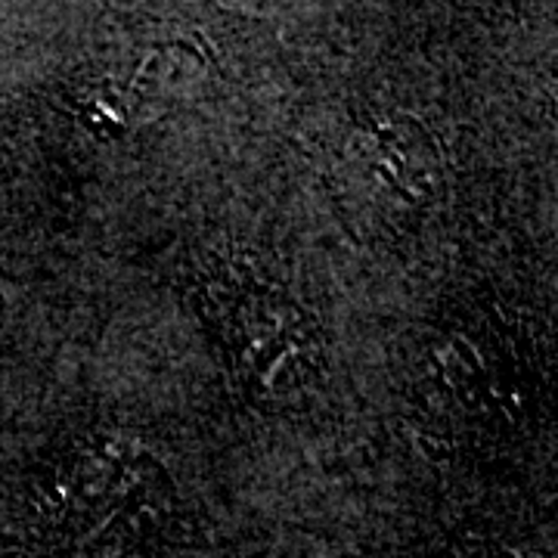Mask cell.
Returning a JSON list of instances; mask_svg holds the SVG:
<instances>
[{
  "label": "cell",
  "instance_id": "1",
  "mask_svg": "<svg viewBox=\"0 0 558 558\" xmlns=\"http://www.w3.org/2000/svg\"><path fill=\"white\" fill-rule=\"evenodd\" d=\"M379 153L385 159V168L395 174L398 186L407 196L422 199L432 190V178L438 171V153L432 134L416 124L413 119H388L376 128Z\"/></svg>",
  "mask_w": 558,
  "mask_h": 558
}]
</instances>
